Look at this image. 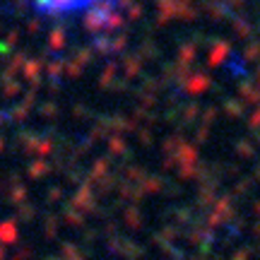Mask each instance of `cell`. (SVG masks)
Returning a JSON list of instances; mask_svg holds the SVG:
<instances>
[{
    "mask_svg": "<svg viewBox=\"0 0 260 260\" xmlns=\"http://www.w3.org/2000/svg\"><path fill=\"white\" fill-rule=\"evenodd\" d=\"M99 0H29V5L41 12V15H51V17H63V15H75L82 10L92 8Z\"/></svg>",
    "mask_w": 260,
    "mask_h": 260,
    "instance_id": "6da1fadb",
    "label": "cell"
}]
</instances>
